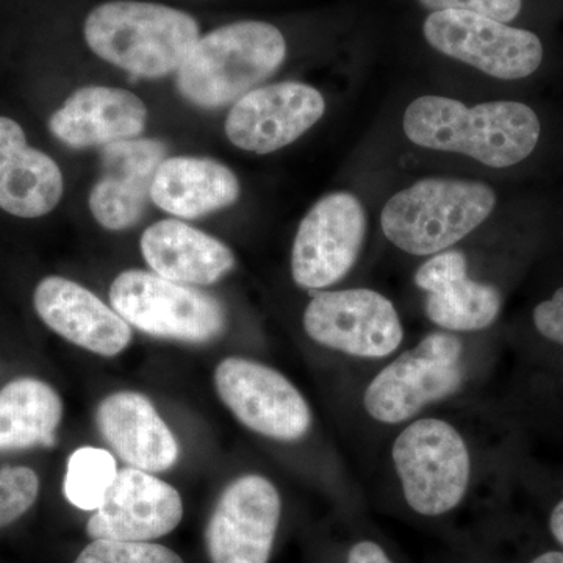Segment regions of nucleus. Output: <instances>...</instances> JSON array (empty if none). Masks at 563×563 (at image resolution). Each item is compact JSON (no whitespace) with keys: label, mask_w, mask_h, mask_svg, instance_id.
Masks as SVG:
<instances>
[{"label":"nucleus","mask_w":563,"mask_h":563,"mask_svg":"<svg viewBox=\"0 0 563 563\" xmlns=\"http://www.w3.org/2000/svg\"><path fill=\"white\" fill-rule=\"evenodd\" d=\"M99 432L121 461L146 473L176 465L179 444L154 404L136 391L107 396L96 412Z\"/></svg>","instance_id":"18"},{"label":"nucleus","mask_w":563,"mask_h":563,"mask_svg":"<svg viewBox=\"0 0 563 563\" xmlns=\"http://www.w3.org/2000/svg\"><path fill=\"white\" fill-rule=\"evenodd\" d=\"M285 57L279 29L262 21L233 22L199 38L177 70V88L188 102L217 109L272 77Z\"/></svg>","instance_id":"3"},{"label":"nucleus","mask_w":563,"mask_h":563,"mask_svg":"<svg viewBox=\"0 0 563 563\" xmlns=\"http://www.w3.org/2000/svg\"><path fill=\"white\" fill-rule=\"evenodd\" d=\"M62 196L57 163L29 146L16 121L0 117V209L32 220L51 213Z\"/></svg>","instance_id":"20"},{"label":"nucleus","mask_w":563,"mask_h":563,"mask_svg":"<svg viewBox=\"0 0 563 563\" xmlns=\"http://www.w3.org/2000/svg\"><path fill=\"white\" fill-rule=\"evenodd\" d=\"M366 210L357 196H322L303 217L291 252L292 279L306 290H324L354 268L366 236Z\"/></svg>","instance_id":"9"},{"label":"nucleus","mask_w":563,"mask_h":563,"mask_svg":"<svg viewBox=\"0 0 563 563\" xmlns=\"http://www.w3.org/2000/svg\"><path fill=\"white\" fill-rule=\"evenodd\" d=\"M239 198L235 174L211 158H165L151 187V201L158 209L185 220L231 207Z\"/></svg>","instance_id":"22"},{"label":"nucleus","mask_w":563,"mask_h":563,"mask_svg":"<svg viewBox=\"0 0 563 563\" xmlns=\"http://www.w3.org/2000/svg\"><path fill=\"white\" fill-rule=\"evenodd\" d=\"M324 98L312 85H266L233 103L225 118V135L240 150L272 154L301 139L324 117Z\"/></svg>","instance_id":"13"},{"label":"nucleus","mask_w":563,"mask_h":563,"mask_svg":"<svg viewBox=\"0 0 563 563\" xmlns=\"http://www.w3.org/2000/svg\"><path fill=\"white\" fill-rule=\"evenodd\" d=\"M531 563H563V553H559V551H550V553H544L539 555V558L533 559Z\"/></svg>","instance_id":"31"},{"label":"nucleus","mask_w":563,"mask_h":563,"mask_svg":"<svg viewBox=\"0 0 563 563\" xmlns=\"http://www.w3.org/2000/svg\"><path fill=\"white\" fill-rule=\"evenodd\" d=\"M181 518L184 503L173 485L129 466L118 472L87 533L92 540L151 542L173 532Z\"/></svg>","instance_id":"14"},{"label":"nucleus","mask_w":563,"mask_h":563,"mask_svg":"<svg viewBox=\"0 0 563 563\" xmlns=\"http://www.w3.org/2000/svg\"><path fill=\"white\" fill-rule=\"evenodd\" d=\"M391 459L404 498L415 512L439 517L465 498L472 457L461 432L450 422L439 418L410 422L393 443Z\"/></svg>","instance_id":"5"},{"label":"nucleus","mask_w":563,"mask_h":563,"mask_svg":"<svg viewBox=\"0 0 563 563\" xmlns=\"http://www.w3.org/2000/svg\"><path fill=\"white\" fill-rule=\"evenodd\" d=\"M40 493L38 474L27 466L0 470V528L20 520L35 504Z\"/></svg>","instance_id":"26"},{"label":"nucleus","mask_w":563,"mask_h":563,"mask_svg":"<svg viewBox=\"0 0 563 563\" xmlns=\"http://www.w3.org/2000/svg\"><path fill=\"white\" fill-rule=\"evenodd\" d=\"M302 322L314 343L354 357H388L404 339L396 307L369 288L318 291L307 306Z\"/></svg>","instance_id":"10"},{"label":"nucleus","mask_w":563,"mask_h":563,"mask_svg":"<svg viewBox=\"0 0 563 563\" xmlns=\"http://www.w3.org/2000/svg\"><path fill=\"white\" fill-rule=\"evenodd\" d=\"M74 563H185L169 548L151 542L92 540Z\"/></svg>","instance_id":"25"},{"label":"nucleus","mask_w":563,"mask_h":563,"mask_svg":"<svg viewBox=\"0 0 563 563\" xmlns=\"http://www.w3.org/2000/svg\"><path fill=\"white\" fill-rule=\"evenodd\" d=\"M110 302L129 325L158 339L209 343L225 331L224 307L213 296L155 273H121Z\"/></svg>","instance_id":"6"},{"label":"nucleus","mask_w":563,"mask_h":563,"mask_svg":"<svg viewBox=\"0 0 563 563\" xmlns=\"http://www.w3.org/2000/svg\"><path fill=\"white\" fill-rule=\"evenodd\" d=\"M347 563H393L383 548L368 540L355 543L347 554Z\"/></svg>","instance_id":"29"},{"label":"nucleus","mask_w":563,"mask_h":563,"mask_svg":"<svg viewBox=\"0 0 563 563\" xmlns=\"http://www.w3.org/2000/svg\"><path fill=\"white\" fill-rule=\"evenodd\" d=\"M85 41L102 60L146 79L179 70L199 41L190 14L136 0L96 7L84 25Z\"/></svg>","instance_id":"2"},{"label":"nucleus","mask_w":563,"mask_h":563,"mask_svg":"<svg viewBox=\"0 0 563 563\" xmlns=\"http://www.w3.org/2000/svg\"><path fill=\"white\" fill-rule=\"evenodd\" d=\"M117 461L102 448L84 446L74 451L68 461L63 492L66 499L80 510H98L117 479Z\"/></svg>","instance_id":"24"},{"label":"nucleus","mask_w":563,"mask_h":563,"mask_svg":"<svg viewBox=\"0 0 563 563\" xmlns=\"http://www.w3.org/2000/svg\"><path fill=\"white\" fill-rule=\"evenodd\" d=\"M496 203L498 196L483 181L428 177L385 202L380 228L406 254H439L476 231Z\"/></svg>","instance_id":"4"},{"label":"nucleus","mask_w":563,"mask_h":563,"mask_svg":"<svg viewBox=\"0 0 563 563\" xmlns=\"http://www.w3.org/2000/svg\"><path fill=\"white\" fill-rule=\"evenodd\" d=\"M550 528L555 540L563 547V499L554 507L553 514H551Z\"/></svg>","instance_id":"30"},{"label":"nucleus","mask_w":563,"mask_h":563,"mask_svg":"<svg viewBox=\"0 0 563 563\" xmlns=\"http://www.w3.org/2000/svg\"><path fill=\"white\" fill-rule=\"evenodd\" d=\"M422 32L433 49L493 79H528L544 58L542 40L536 33L472 11H433L426 18Z\"/></svg>","instance_id":"8"},{"label":"nucleus","mask_w":563,"mask_h":563,"mask_svg":"<svg viewBox=\"0 0 563 563\" xmlns=\"http://www.w3.org/2000/svg\"><path fill=\"white\" fill-rule=\"evenodd\" d=\"M140 246L152 272L181 285L214 284L235 266L224 243L176 220L152 224Z\"/></svg>","instance_id":"21"},{"label":"nucleus","mask_w":563,"mask_h":563,"mask_svg":"<svg viewBox=\"0 0 563 563\" xmlns=\"http://www.w3.org/2000/svg\"><path fill=\"white\" fill-rule=\"evenodd\" d=\"M532 320L544 339L563 346V287L558 288L551 298L537 303Z\"/></svg>","instance_id":"28"},{"label":"nucleus","mask_w":563,"mask_h":563,"mask_svg":"<svg viewBox=\"0 0 563 563\" xmlns=\"http://www.w3.org/2000/svg\"><path fill=\"white\" fill-rule=\"evenodd\" d=\"M63 418L60 395L35 377L11 380L0 390V451L52 448Z\"/></svg>","instance_id":"23"},{"label":"nucleus","mask_w":563,"mask_h":563,"mask_svg":"<svg viewBox=\"0 0 563 563\" xmlns=\"http://www.w3.org/2000/svg\"><path fill=\"white\" fill-rule=\"evenodd\" d=\"M139 96L113 87H85L69 96L49 120V131L66 146L84 150L132 140L146 128Z\"/></svg>","instance_id":"19"},{"label":"nucleus","mask_w":563,"mask_h":563,"mask_svg":"<svg viewBox=\"0 0 563 563\" xmlns=\"http://www.w3.org/2000/svg\"><path fill=\"white\" fill-rule=\"evenodd\" d=\"M462 355L463 343L454 333H429L376 374L363 395L366 413L384 424H399L450 398L465 377Z\"/></svg>","instance_id":"7"},{"label":"nucleus","mask_w":563,"mask_h":563,"mask_svg":"<svg viewBox=\"0 0 563 563\" xmlns=\"http://www.w3.org/2000/svg\"><path fill=\"white\" fill-rule=\"evenodd\" d=\"M166 154L168 150L158 140L132 139L103 146L101 177L88 201L103 229L124 231L141 220Z\"/></svg>","instance_id":"15"},{"label":"nucleus","mask_w":563,"mask_h":563,"mask_svg":"<svg viewBox=\"0 0 563 563\" xmlns=\"http://www.w3.org/2000/svg\"><path fill=\"white\" fill-rule=\"evenodd\" d=\"M214 387L236 420L268 439L296 442L312 426L309 404L298 388L263 363L224 358L214 369Z\"/></svg>","instance_id":"11"},{"label":"nucleus","mask_w":563,"mask_h":563,"mask_svg":"<svg viewBox=\"0 0 563 563\" xmlns=\"http://www.w3.org/2000/svg\"><path fill=\"white\" fill-rule=\"evenodd\" d=\"M407 139L424 150L466 155L493 169L529 161L542 141L539 113L520 101L468 107L444 96H421L402 117Z\"/></svg>","instance_id":"1"},{"label":"nucleus","mask_w":563,"mask_h":563,"mask_svg":"<svg viewBox=\"0 0 563 563\" xmlns=\"http://www.w3.org/2000/svg\"><path fill=\"white\" fill-rule=\"evenodd\" d=\"M282 501L276 485L246 474L228 485L206 531L211 563H268L279 528Z\"/></svg>","instance_id":"12"},{"label":"nucleus","mask_w":563,"mask_h":563,"mask_svg":"<svg viewBox=\"0 0 563 563\" xmlns=\"http://www.w3.org/2000/svg\"><path fill=\"white\" fill-rule=\"evenodd\" d=\"M33 306L47 328L92 354L114 357L132 342L131 325L77 282L46 277L36 285Z\"/></svg>","instance_id":"16"},{"label":"nucleus","mask_w":563,"mask_h":563,"mask_svg":"<svg viewBox=\"0 0 563 563\" xmlns=\"http://www.w3.org/2000/svg\"><path fill=\"white\" fill-rule=\"evenodd\" d=\"M420 3L432 11H472L506 24L517 20L523 9V0H420Z\"/></svg>","instance_id":"27"},{"label":"nucleus","mask_w":563,"mask_h":563,"mask_svg":"<svg viewBox=\"0 0 563 563\" xmlns=\"http://www.w3.org/2000/svg\"><path fill=\"white\" fill-rule=\"evenodd\" d=\"M415 285L426 292V317L444 331H484L501 312V292L468 276L461 251L433 254L415 273Z\"/></svg>","instance_id":"17"}]
</instances>
